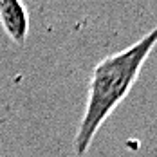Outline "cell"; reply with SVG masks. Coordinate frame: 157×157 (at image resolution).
<instances>
[{
	"label": "cell",
	"instance_id": "1",
	"mask_svg": "<svg viewBox=\"0 0 157 157\" xmlns=\"http://www.w3.org/2000/svg\"><path fill=\"white\" fill-rule=\"evenodd\" d=\"M157 45V27L141 40L96 63L90 74L83 117L74 136L76 155H85L98 130L132 90L144 62Z\"/></svg>",
	"mask_w": 157,
	"mask_h": 157
},
{
	"label": "cell",
	"instance_id": "2",
	"mask_svg": "<svg viewBox=\"0 0 157 157\" xmlns=\"http://www.w3.org/2000/svg\"><path fill=\"white\" fill-rule=\"evenodd\" d=\"M0 24L15 44H25L29 33V13L22 0H0Z\"/></svg>",
	"mask_w": 157,
	"mask_h": 157
}]
</instances>
